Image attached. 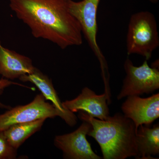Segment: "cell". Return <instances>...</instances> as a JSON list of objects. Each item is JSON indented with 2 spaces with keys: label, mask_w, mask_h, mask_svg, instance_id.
Wrapping results in <instances>:
<instances>
[{
  "label": "cell",
  "mask_w": 159,
  "mask_h": 159,
  "mask_svg": "<svg viewBox=\"0 0 159 159\" xmlns=\"http://www.w3.org/2000/svg\"><path fill=\"white\" fill-rule=\"evenodd\" d=\"M45 120L14 124L3 131L10 145L17 149L28 138L40 129Z\"/></svg>",
  "instance_id": "cell-13"
},
{
  "label": "cell",
  "mask_w": 159,
  "mask_h": 159,
  "mask_svg": "<svg viewBox=\"0 0 159 159\" xmlns=\"http://www.w3.org/2000/svg\"><path fill=\"white\" fill-rule=\"evenodd\" d=\"M16 156L17 149L10 145L3 131H0V159H15Z\"/></svg>",
  "instance_id": "cell-14"
},
{
  "label": "cell",
  "mask_w": 159,
  "mask_h": 159,
  "mask_svg": "<svg viewBox=\"0 0 159 159\" xmlns=\"http://www.w3.org/2000/svg\"><path fill=\"white\" fill-rule=\"evenodd\" d=\"M121 109L125 117L133 121L136 129L140 125H151L159 117V93L145 98L129 96Z\"/></svg>",
  "instance_id": "cell-8"
},
{
  "label": "cell",
  "mask_w": 159,
  "mask_h": 159,
  "mask_svg": "<svg viewBox=\"0 0 159 159\" xmlns=\"http://www.w3.org/2000/svg\"><path fill=\"white\" fill-rule=\"evenodd\" d=\"M126 76L119 95L118 100L129 96H140L153 93L159 88V68L149 66L147 60L135 66L128 57L124 64Z\"/></svg>",
  "instance_id": "cell-5"
},
{
  "label": "cell",
  "mask_w": 159,
  "mask_h": 159,
  "mask_svg": "<svg viewBox=\"0 0 159 159\" xmlns=\"http://www.w3.org/2000/svg\"><path fill=\"white\" fill-rule=\"evenodd\" d=\"M108 98L106 93L97 95L89 88L85 87L78 97L62 102V105L64 108L72 112L83 111L94 118L104 120L110 116L107 103Z\"/></svg>",
  "instance_id": "cell-9"
},
{
  "label": "cell",
  "mask_w": 159,
  "mask_h": 159,
  "mask_svg": "<svg viewBox=\"0 0 159 159\" xmlns=\"http://www.w3.org/2000/svg\"><path fill=\"white\" fill-rule=\"evenodd\" d=\"M10 83H11V82L9 81V80L3 79L1 80H0V91H1V90L3 89L6 86L10 84ZM3 106V105H2V104H1V103H0V106Z\"/></svg>",
  "instance_id": "cell-15"
},
{
  "label": "cell",
  "mask_w": 159,
  "mask_h": 159,
  "mask_svg": "<svg viewBox=\"0 0 159 159\" xmlns=\"http://www.w3.org/2000/svg\"><path fill=\"white\" fill-rule=\"evenodd\" d=\"M19 79L23 82H30L36 86L46 100H50L54 107L61 113L62 119L68 125L74 126L77 124V117L74 113L63 107L62 102L54 89L51 80L47 75L35 68L32 73L23 75Z\"/></svg>",
  "instance_id": "cell-10"
},
{
  "label": "cell",
  "mask_w": 159,
  "mask_h": 159,
  "mask_svg": "<svg viewBox=\"0 0 159 159\" xmlns=\"http://www.w3.org/2000/svg\"><path fill=\"white\" fill-rule=\"evenodd\" d=\"M46 100L42 94H38L29 104L16 107L0 115V131L19 123L52 119L56 116L62 119V115L59 111Z\"/></svg>",
  "instance_id": "cell-6"
},
{
  "label": "cell",
  "mask_w": 159,
  "mask_h": 159,
  "mask_svg": "<svg viewBox=\"0 0 159 159\" xmlns=\"http://www.w3.org/2000/svg\"><path fill=\"white\" fill-rule=\"evenodd\" d=\"M101 0H82L74 2L67 0L68 8L71 14L79 23L84 35L90 48L100 63L103 80L109 77L105 57L98 45L97 10Z\"/></svg>",
  "instance_id": "cell-4"
},
{
  "label": "cell",
  "mask_w": 159,
  "mask_h": 159,
  "mask_svg": "<svg viewBox=\"0 0 159 159\" xmlns=\"http://www.w3.org/2000/svg\"><path fill=\"white\" fill-rule=\"evenodd\" d=\"M159 46L158 31L154 15L147 11L133 14L129 22L126 36L128 55L139 54L148 61Z\"/></svg>",
  "instance_id": "cell-3"
},
{
  "label": "cell",
  "mask_w": 159,
  "mask_h": 159,
  "mask_svg": "<svg viewBox=\"0 0 159 159\" xmlns=\"http://www.w3.org/2000/svg\"><path fill=\"white\" fill-rule=\"evenodd\" d=\"M136 138L138 154L136 158L154 159L159 154V125H140L137 129Z\"/></svg>",
  "instance_id": "cell-12"
},
{
  "label": "cell",
  "mask_w": 159,
  "mask_h": 159,
  "mask_svg": "<svg viewBox=\"0 0 159 159\" xmlns=\"http://www.w3.org/2000/svg\"><path fill=\"white\" fill-rule=\"evenodd\" d=\"M148 1L153 4H156L158 2V0H148Z\"/></svg>",
  "instance_id": "cell-16"
},
{
  "label": "cell",
  "mask_w": 159,
  "mask_h": 159,
  "mask_svg": "<svg viewBox=\"0 0 159 159\" xmlns=\"http://www.w3.org/2000/svg\"><path fill=\"white\" fill-rule=\"evenodd\" d=\"M35 68L29 57L4 48L0 42V74L3 77L19 78L32 73Z\"/></svg>",
  "instance_id": "cell-11"
},
{
  "label": "cell",
  "mask_w": 159,
  "mask_h": 159,
  "mask_svg": "<svg viewBox=\"0 0 159 159\" xmlns=\"http://www.w3.org/2000/svg\"><path fill=\"white\" fill-rule=\"evenodd\" d=\"M19 19L36 38L54 43L62 49L83 43L81 27L68 8L67 0H9Z\"/></svg>",
  "instance_id": "cell-1"
},
{
  "label": "cell",
  "mask_w": 159,
  "mask_h": 159,
  "mask_svg": "<svg viewBox=\"0 0 159 159\" xmlns=\"http://www.w3.org/2000/svg\"><path fill=\"white\" fill-rule=\"evenodd\" d=\"M79 119L89 122L92 127L87 135L96 140L104 159H125L136 157L138 154L133 121L123 114L117 113L102 120L80 111Z\"/></svg>",
  "instance_id": "cell-2"
},
{
  "label": "cell",
  "mask_w": 159,
  "mask_h": 159,
  "mask_svg": "<svg viewBox=\"0 0 159 159\" xmlns=\"http://www.w3.org/2000/svg\"><path fill=\"white\" fill-rule=\"evenodd\" d=\"M92 127L89 122L83 121L79 128L73 132L55 137L54 145L62 151L64 158L101 159L94 152L86 139Z\"/></svg>",
  "instance_id": "cell-7"
}]
</instances>
